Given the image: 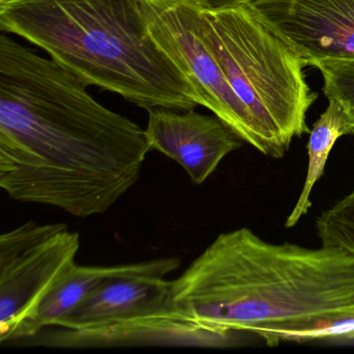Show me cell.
<instances>
[{"label": "cell", "instance_id": "cell-7", "mask_svg": "<svg viewBox=\"0 0 354 354\" xmlns=\"http://www.w3.org/2000/svg\"><path fill=\"white\" fill-rule=\"evenodd\" d=\"M246 335L215 328L182 310L173 296L126 316L80 328L48 327L20 345L59 349L120 347L227 348Z\"/></svg>", "mask_w": 354, "mask_h": 354}, {"label": "cell", "instance_id": "cell-8", "mask_svg": "<svg viewBox=\"0 0 354 354\" xmlns=\"http://www.w3.org/2000/svg\"><path fill=\"white\" fill-rule=\"evenodd\" d=\"M306 67L354 61V0H246Z\"/></svg>", "mask_w": 354, "mask_h": 354}, {"label": "cell", "instance_id": "cell-4", "mask_svg": "<svg viewBox=\"0 0 354 354\" xmlns=\"http://www.w3.org/2000/svg\"><path fill=\"white\" fill-rule=\"evenodd\" d=\"M198 3L203 40L260 128L265 156L283 158L294 138L310 132L306 115L318 94L306 66L246 0Z\"/></svg>", "mask_w": 354, "mask_h": 354}, {"label": "cell", "instance_id": "cell-9", "mask_svg": "<svg viewBox=\"0 0 354 354\" xmlns=\"http://www.w3.org/2000/svg\"><path fill=\"white\" fill-rule=\"evenodd\" d=\"M145 132L151 150L173 159L198 185L243 142L218 118L201 115L194 109H150Z\"/></svg>", "mask_w": 354, "mask_h": 354}, {"label": "cell", "instance_id": "cell-6", "mask_svg": "<svg viewBox=\"0 0 354 354\" xmlns=\"http://www.w3.org/2000/svg\"><path fill=\"white\" fill-rule=\"evenodd\" d=\"M138 5L151 36L198 90L202 106L266 154L260 128L203 40L198 0H138Z\"/></svg>", "mask_w": 354, "mask_h": 354}, {"label": "cell", "instance_id": "cell-12", "mask_svg": "<svg viewBox=\"0 0 354 354\" xmlns=\"http://www.w3.org/2000/svg\"><path fill=\"white\" fill-rule=\"evenodd\" d=\"M344 136H354V115L347 105L337 99H328V106L313 125L308 138V165L306 181L299 198L286 221V227L291 229L308 214L312 207L310 194L315 184L324 174L327 159L337 140Z\"/></svg>", "mask_w": 354, "mask_h": 354}, {"label": "cell", "instance_id": "cell-5", "mask_svg": "<svg viewBox=\"0 0 354 354\" xmlns=\"http://www.w3.org/2000/svg\"><path fill=\"white\" fill-rule=\"evenodd\" d=\"M80 233L65 223L28 221L0 236V342L20 329L75 267Z\"/></svg>", "mask_w": 354, "mask_h": 354}, {"label": "cell", "instance_id": "cell-10", "mask_svg": "<svg viewBox=\"0 0 354 354\" xmlns=\"http://www.w3.org/2000/svg\"><path fill=\"white\" fill-rule=\"evenodd\" d=\"M181 260L177 257L155 259L145 262L113 266H80L57 286L42 302L36 314L24 325L13 344L32 339L43 329L57 326L59 321L82 302L88 294L109 279L120 277H151L165 279L179 269Z\"/></svg>", "mask_w": 354, "mask_h": 354}, {"label": "cell", "instance_id": "cell-15", "mask_svg": "<svg viewBox=\"0 0 354 354\" xmlns=\"http://www.w3.org/2000/svg\"><path fill=\"white\" fill-rule=\"evenodd\" d=\"M10 1H12V0H0V6L7 5Z\"/></svg>", "mask_w": 354, "mask_h": 354}, {"label": "cell", "instance_id": "cell-13", "mask_svg": "<svg viewBox=\"0 0 354 354\" xmlns=\"http://www.w3.org/2000/svg\"><path fill=\"white\" fill-rule=\"evenodd\" d=\"M316 229L322 245L354 254V188L319 215Z\"/></svg>", "mask_w": 354, "mask_h": 354}, {"label": "cell", "instance_id": "cell-14", "mask_svg": "<svg viewBox=\"0 0 354 354\" xmlns=\"http://www.w3.org/2000/svg\"><path fill=\"white\" fill-rule=\"evenodd\" d=\"M315 68L322 74L325 97L342 101L354 115V61L323 62Z\"/></svg>", "mask_w": 354, "mask_h": 354}, {"label": "cell", "instance_id": "cell-3", "mask_svg": "<svg viewBox=\"0 0 354 354\" xmlns=\"http://www.w3.org/2000/svg\"><path fill=\"white\" fill-rule=\"evenodd\" d=\"M0 30L50 55L86 86L140 109L189 111L202 98L147 28L138 0H12Z\"/></svg>", "mask_w": 354, "mask_h": 354}, {"label": "cell", "instance_id": "cell-16", "mask_svg": "<svg viewBox=\"0 0 354 354\" xmlns=\"http://www.w3.org/2000/svg\"><path fill=\"white\" fill-rule=\"evenodd\" d=\"M205 1H219V0H205Z\"/></svg>", "mask_w": 354, "mask_h": 354}, {"label": "cell", "instance_id": "cell-2", "mask_svg": "<svg viewBox=\"0 0 354 354\" xmlns=\"http://www.w3.org/2000/svg\"><path fill=\"white\" fill-rule=\"evenodd\" d=\"M171 291L182 310L225 333L270 347L310 343L321 329L354 318V254L271 243L240 227L217 236Z\"/></svg>", "mask_w": 354, "mask_h": 354}, {"label": "cell", "instance_id": "cell-1", "mask_svg": "<svg viewBox=\"0 0 354 354\" xmlns=\"http://www.w3.org/2000/svg\"><path fill=\"white\" fill-rule=\"evenodd\" d=\"M63 66L0 36V188L88 218L140 180L151 151L138 124L99 103Z\"/></svg>", "mask_w": 354, "mask_h": 354}, {"label": "cell", "instance_id": "cell-11", "mask_svg": "<svg viewBox=\"0 0 354 354\" xmlns=\"http://www.w3.org/2000/svg\"><path fill=\"white\" fill-rule=\"evenodd\" d=\"M171 281L151 277L109 279L70 310L57 326L80 328L126 316L171 297Z\"/></svg>", "mask_w": 354, "mask_h": 354}]
</instances>
